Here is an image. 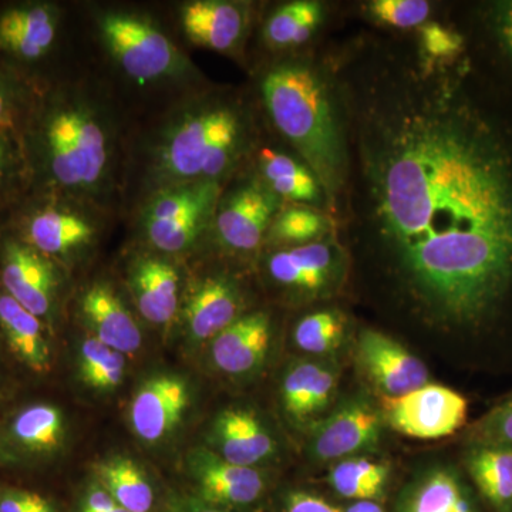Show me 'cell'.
Wrapping results in <instances>:
<instances>
[{
    "label": "cell",
    "mask_w": 512,
    "mask_h": 512,
    "mask_svg": "<svg viewBox=\"0 0 512 512\" xmlns=\"http://www.w3.org/2000/svg\"><path fill=\"white\" fill-rule=\"evenodd\" d=\"M382 63L339 86L355 224L423 308L478 332L512 299V141L441 70Z\"/></svg>",
    "instance_id": "obj_1"
},
{
    "label": "cell",
    "mask_w": 512,
    "mask_h": 512,
    "mask_svg": "<svg viewBox=\"0 0 512 512\" xmlns=\"http://www.w3.org/2000/svg\"><path fill=\"white\" fill-rule=\"evenodd\" d=\"M20 141L29 194L94 202L113 187L119 156L116 121L82 87L49 82L39 87Z\"/></svg>",
    "instance_id": "obj_2"
},
{
    "label": "cell",
    "mask_w": 512,
    "mask_h": 512,
    "mask_svg": "<svg viewBox=\"0 0 512 512\" xmlns=\"http://www.w3.org/2000/svg\"><path fill=\"white\" fill-rule=\"evenodd\" d=\"M262 100L276 130L301 154L336 210L349 181V150L339 87L319 64L286 59L266 70Z\"/></svg>",
    "instance_id": "obj_3"
},
{
    "label": "cell",
    "mask_w": 512,
    "mask_h": 512,
    "mask_svg": "<svg viewBox=\"0 0 512 512\" xmlns=\"http://www.w3.org/2000/svg\"><path fill=\"white\" fill-rule=\"evenodd\" d=\"M251 143V119L237 101L218 96L192 99L175 109L151 140V192L202 181L221 183Z\"/></svg>",
    "instance_id": "obj_4"
},
{
    "label": "cell",
    "mask_w": 512,
    "mask_h": 512,
    "mask_svg": "<svg viewBox=\"0 0 512 512\" xmlns=\"http://www.w3.org/2000/svg\"><path fill=\"white\" fill-rule=\"evenodd\" d=\"M221 194L222 184L215 181L151 192L140 217L144 238L161 254L191 251L214 222Z\"/></svg>",
    "instance_id": "obj_5"
},
{
    "label": "cell",
    "mask_w": 512,
    "mask_h": 512,
    "mask_svg": "<svg viewBox=\"0 0 512 512\" xmlns=\"http://www.w3.org/2000/svg\"><path fill=\"white\" fill-rule=\"evenodd\" d=\"M101 40L121 72L140 83L181 79L191 72L163 30L146 16L130 12H107L100 16Z\"/></svg>",
    "instance_id": "obj_6"
},
{
    "label": "cell",
    "mask_w": 512,
    "mask_h": 512,
    "mask_svg": "<svg viewBox=\"0 0 512 512\" xmlns=\"http://www.w3.org/2000/svg\"><path fill=\"white\" fill-rule=\"evenodd\" d=\"M2 228L57 264L89 248L97 237L96 222L76 202L45 194H29Z\"/></svg>",
    "instance_id": "obj_7"
},
{
    "label": "cell",
    "mask_w": 512,
    "mask_h": 512,
    "mask_svg": "<svg viewBox=\"0 0 512 512\" xmlns=\"http://www.w3.org/2000/svg\"><path fill=\"white\" fill-rule=\"evenodd\" d=\"M62 20L55 3L18 2L0 8V63L42 87L40 70L55 52Z\"/></svg>",
    "instance_id": "obj_8"
},
{
    "label": "cell",
    "mask_w": 512,
    "mask_h": 512,
    "mask_svg": "<svg viewBox=\"0 0 512 512\" xmlns=\"http://www.w3.org/2000/svg\"><path fill=\"white\" fill-rule=\"evenodd\" d=\"M0 288L47 326L55 322L62 292L59 264L6 228H0Z\"/></svg>",
    "instance_id": "obj_9"
},
{
    "label": "cell",
    "mask_w": 512,
    "mask_h": 512,
    "mask_svg": "<svg viewBox=\"0 0 512 512\" xmlns=\"http://www.w3.org/2000/svg\"><path fill=\"white\" fill-rule=\"evenodd\" d=\"M379 410L383 423L397 433L413 439L439 440L466 424L468 402L456 390L429 382L402 396H382Z\"/></svg>",
    "instance_id": "obj_10"
},
{
    "label": "cell",
    "mask_w": 512,
    "mask_h": 512,
    "mask_svg": "<svg viewBox=\"0 0 512 512\" xmlns=\"http://www.w3.org/2000/svg\"><path fill=\"white\" fill-rule=\"evenodd\" d=\"M279 208L281 200L261 180L235 188L215 212L212 224L218 241L229 251H254L268 235Z\"/></svg>",
    "instance_id": "obj_11"
},
{
    "label": "cell",
    "mask_w": 512,
    "mask_h": 512,
    "mask_svg": "<svg viewBox=\"0 0 512 512\" xmlns=\"http://www.w3.org/2000/svg\"><path fill=\"white\" fill-rule=\"evenodd\" d=\"M66 436V420L59 407L32 403L0 426V463L32 464L55 456Z\"/></svg>",
    "instance_id": "obj_12"
},
{
    "label": "cell",
    "mask_w": 512,
    "mask_h": 512,
    "mask_svg": "<svg viewBox=\"0 0 512 512\" xmlns=\"http://www.w3.org/2000/svg\"><path fill=\"white\" fill-rule=\"evenodd\" d=\"M383 424L380 410L367 400H350L315 427L309 453L320 463L356 457L379 444Z\"/></svg>",
    "instance_id": "obj_13"
},
{
    "label": "cell",
    "mask_w": 512,
    "mask_h": 512,
    "mask_svg": "<svg viewBox=\"0 0 512 512\" xmlns=\"http://www.w3.org/2000/svg\"><path fill=\"white\" fill-rule=\"evenodd\" d=\"M356 355L360 369L382 396H402L429 383V369L423 360L377 330L360 332Z\"/></svg>",
    "instance_id": "obj_14"
},
{
    "label": "cell",
    "mask_w": 512,
    "mask_h": 512,
    "mask_svg": "<svg viewBox=\"0 0 512 512\" xmlns=\"http://www.w3.org/2000/svg\"><path fill=\"white\" fill-rule=\"evenodd\" d=\"M187 467L201 500L215 507H245L265 491V477L258 468L228 463L210 448L191 450Z\"/></svg>",
    "instance_id": "obj_15"
},
{
    "label": "cell",
    "mask_w": 512,
    "mask_h": 512,
    "mask_svg": "<svg viewBox=\"0 0 512 512\" xmlns=\"http://www.w3.org/2000/svg\"><path fill=\"white\" fill-rule=\"evenodd\" d=\"M266 269L275 284L303 295L320 296L338 279L342 255L335 242L323 238L274 252Z\"/></svg>",
    "instance_id": "obj_16"
},
{
    "label": "cell",
    "mask_w": 512,
    "mask_h": 512,
    "mask_svg": "<svg viewBox=\"0 0 512 512\" xmlns=\"http://www.w3.org/2000/svg\"><path fill=\"white\" fill-rule=\"evenodd\" d=\"M393 512H484L476 488L458 468L434 464L414 474Z\"/></svg>",
    "instance_id": "obj_17"
},
{
    "label": "cell",
    "mask_w": 512,
    "mask_h": 512,
    "mask_svg": "<svg viewBox=\"0 0 512 512\" xmlns=\"http://www.w3.org/2000/svg\"><path fill=\"white\" fill-rule=\"evenodd\" d=\"M190 404V389L181 377L157 375L141 384L130 406V423L138 439L158 443L170 436Z\"/></svg>",
    "instance_id": "obj_18"
},
{
    "label": "cell",
    "mask_w": 512,
    "mask_h": 512,
    "mask_svg": "<svg viewBox=\"0 0 512 512\" xmlns=\"http://www.w3.org/2000/svg\"><path fill=\"white\" fill-rule=\"evenodd\" d=\"M242 296L237 284L224 275L195 282L184 305L185 326L194 342L212 340L241 318Z\"/></svg>",
    "instance_id": "obj_19"
},
{
    "label": "cell",
    "mask_w": 512,
    "mask_h": 512,
    "mask_svg": "<svg viewBox=\"0 0 512 512\" xmlns=\"http://www.w3.org/2000/svg\"><path fill=\"white\" fill-rule=\"evenodd\" d=\"M50 326L36 318L0 288V343L19 366L35 376L53 367Z\"/></svg>",
    "instance_id": "obj_20"
},
{
    "label": "cell",
    "mask_w": 512,
    "mask_h": 512,
    "mask_svg": "<svg viewBox=\"0 0 512 512\" xmlns=\"http://www.w3.org/2000/svg\"><path fill=\"white\" fill-rule=\"evenodd\" d=\"M128 286L144 319L160 326L173 322L180 306L181 278L167 259L138 256L130 266Z\"/></svg>",
    "instance_id": "obj_21"
},
{
    "label": "cell",
    "mask_w": 512,
    "mask_h": 512,
    "mask_svg": "<svg viewBox=\"0 0 512 512\" xmlns=\"http://www.w3.org/2000/svg\"><path fill=\"white\" fill-rule=\"evenodd\" d=\"M271 339V319L265 312L242 315L211 340L212 362L225 375H249L265 362Z\"/></svg>",
    "instance_id": "obj_22"
},
{
    "label": "cell",
    "mask_w": 512,
    "mask_h": 512,
    "mask_svg": "<svg viewBox=\"0 0 512 512\" xmlns=\"http://www.w3.org/2000/svg\"><path fill=\"white\" fill-rule=\"evenodd\" d=\"M215 453L237 466L255 467L274 456L276 443L258 416L245 409L218 414L211 427Z\"/></svg>",
    "instance_id": "obj_23"
},
{
    "label": "cell",
    "mask_w": 512,
    "mask_h": 512,
    "mask_svg": "<svg viewBox=\"0 0 512 512\" xmlns=\"http://www.w3.org/2000/svg\"><path fill=\"white\" fill-rule=\"evenodd\" d=\"M80 311L94 338L109 348L133 355L141 348L140 326L111 286L94 284L80 299Z\"/></svg>",
    "instance_id": "obj_24"
},
{
    "label": "cell",
    "mask_w": 512,
    "mask_h": 512,
    "mask_svg": "<svg viewBox=\"0 0 512 512\" xmlns=\"http://www.w3.org/2000/svg\"><path fill=\"white\" fill-rule=\"evenodd\" d=\"M181 26L194 45L231 52L244 39L248 12L239 3L200 0L181 8Z\"/></svg>",
    "instance_id": "obj_25"
},
{
    "label": "cell",
    "mask_w": 512,
    "mask_h": 512,
    "mask_svg": "<svg viewBox=\"0 0 512 512\" xmlns=\"http://www.w3.org/2000/svg\"><path fill=\"white\" fill-rule=\"evenodd\" d=\"M468 480L493 512H512V448L468 444Z\"/></svg>",
    "instance_id": "obj_26"
},
{
    "label": "cell",
    "mask_w": 512,
    "mask_h": 512,
    "mask_svg": "<svg viewBox=\"0 0 512 512\" xmlns=\"http://www.w3.org/2000/svg\"><path fill=\"white\" fill-rule=\"evenodd\" d=\"M338 386V373L330 366L299 362L286 372L281 387L286 413L305 420L326 409Z\"/></svg>",
    "instance_id": "obj_27"
},
{
    "label": "cell",
    "mask_w": 512,
    "mask_h": 512,
    "mask_svg": "<svg viewBox=\"0 0 512 512\" xmlns=\"http://www.w3.org/2000/svg\"><path fill=\"white\" fill-rule=\"evenodd\" d=\"M258 163L262 183L279 200L295 202L296 205H318L323 202L325 195L308 165L272 148H264L259 153Z\"/></svg>",
    "instance_id": "obj_28"
},
{
    "label": "cell",
    "mask_w": 512,
    "mask_h": 512,
    "mask_svg": "<svg viewBox=\"0 0 512 512\" xmlns=\"http://www.w3.org/2000/svg\"><path fill=\"white\" fill-rule=\"evenodd\" d=\"M389 478V464L366 457H350L330 468L328 483L340 497L376 501L386 490Z\"/></svg>",
    "instance_id": "obj_29"
},
{
    "label": "cell",
    "mask_w": 512,
    "mask_h": 512,
    "mask_svg": "<svg viewBox=\"0 0 512 512\" xmlns=\"http://www.w3.org/2000/svg\"><path fill=\"white\" fill-rule=\"evenodd\" d=\"M104 490L128 512H150L154 493L150 481L137 463L127 457H113L99 468Z\"/></svg>",
    "instance_id": "obj_30"
},
{
    "label": "cell",
    "mask_w": 512,
    "mask_h": 512,
    "mask_svg": "<svg viewBox=\"0 0 512 512\" xmlns=\"http://www.w3.org/2000/svg\"><path fill=\"white\" fill-rule=\"evenodd\" d=\"M323 19L322 5L309 0L286 3L272 13L266 22L264 35L275 49L301 46L311 40Z\"/></svg>",
    "instance_id": "obj_31"
},
{
    "label": "cell",
    "mask_w": 512,
    "mask_h": 512,
    "mask_svg": "<svg viewBox=\"0 0 512 512\" xmlns=\"http://www.w3.org/2000/svg\"><path fill=\"white\" fill-rule=\"evenodd\" d=\"M29 192V171L22 141L18 134L0 128V215L9 218Z\"/></svg>",
    "instance_id": "obj_32"
},
{
    "label": "cell",
    "mask_w": 512,
    "mask_h": 512,
    "mask_svg": "<svg viewBox=\"0 0 512 512\" xmlns=\"http://www.w3.org/2000/svg\"><path fill=\"white\" fill-rule=\"evenodd\" d=\"M80 377L90 389L111 392L120 386L126 372V356L90 336L82 343Z\"/></svg>",
    "instance_id": "obj_33"
},
{
    "label": "cell",
    "mask_w": 512,
    "mask_h": 512,
    "mask_svg": "<svg viewBox=\"0 0 512 512\" xmlns=\"http://www.w3.org/2000/svg\"><path fill=\"white\" fill-rule=\"evenodd\" d=\"M330 220L308 205H292L276 215L268 237L278 244L296 245L319 241L329 234Z\"/></svg>",
    "instance_id": "obj_34"
},
{
    "label": "cell",
    "mask_w": 512,
    "mask_h": 512,
    "mask_svg": "<svg viewBox=\"0 0 512 512\" xmlns=\"http://www.w3.org/2000/svg\"><path fill=\"white\" fill-rule=\"evenodd\" d=\"M346 333L343 313L325 309L303 316L293 330L296 346L309 355H328L339 348Z\"/></svg>",
    "instance_id": "obj_35"
},
{
    "label": "cell",
    "mask_w": 512,
    "mask_h": 512,
    "mask_svg": "<svg viewBox=\"0 0 512 512\" xmlns=\"http://www.w3.org/2000/svg\"><path fill=\"white\" fill-rule=\"evenodd\" d=\"M37 89L5 64L0 63V128L22 134Z\"/></svg>",
    "instance_id": "obj_36"
},
{
    "label": "cell",
    "mask_w": 512,
    "mask_h": 512,
    "mask_svg": "<svg viewBox=\"0 0 512 512\" xmlns=\"http://www.w3.org/2000/svg\"><path fill=\"white\" fill-rule=\"evenodd\" d=\"M373 18L397 29H412L424 25L431 5L424 0H375L370 3Z\"/></svg>",
    "instance_id": "obj_37"
},
{
    "label": "cell",
    "mask_w": 512,
    "mask_h": 512,
    "mask_svg": "<svg viewBox=\"0 0 512 512\" xmlns=\"http://www.w3.org/2000/svg\"><path fill=\"white\" fill-rule=\"evenodd\" d=\"M468 444L512 448V396L468 430Z\"/></svg>",
    "instance_id": "obj_38"
},
{
    "label": "cell",
    "mask_w": 512,
    "mask_h": 512,
    "mask_svg": "<svg viewBox=\"0 0 512 512\" xmlns=\"http://www.w3.org/2000/svg\"><path fill=\"white\" fill-rule=\"evenodd\" d=\"M420 40L421 50L434 62L456 56L463 47V37L439 23L421 26Z\"/></svg>",
    "instance_id": "obj_39"
},
{
    "label": "cell",
    "mask_w": 512,
    "mask_h": 512,
    "mask_svg": "<svg viewBox=\"0 0 512 512\" xmlns=\"http://www.w3.org/2000/svg\"><path fill=\"white\" fill-rule=\"evenodd\" d=\"M0 512H56V508L36 491L5 488L0 491Z\"/></svg>",
    "instance_id": "obj_40"
},
{
    "label": "cell",
    "mask_w": 512,
    "mask_h": 512,
    "mask_svg": "<svg viewBox=\"0 0 512 512\" xmlns=\"http://www.w3.org/2000/svg\"><path fill=\"white\" fill-rule=\"evenodd\" d=\"M285 512H345L322 497L306 491H293L286 497Z\"/></svg>",
    "instance_id": "obj_41"
},
{
    "label": "cell",
    "mask_w": 512,
    "mask_h": 512,
    "mask_svg": "<svg viewBox=\"0 0 512 512\" xmlns=\"http://www.w3.org/2000/svg\"><path fill=\"white\" fill-rule=\"evenodd\" d=\"M498 39L501 40L505 52L512 57V2L501 6L495 19Z\"/></svg>",
    "instance_id": "obj_42"
},
{
    "label": "cell",
    "mask_w": 512,
    "mask_h": 512,
    "mask_svg": "<svg viewBox=\"0 0 512 512\" xmlns=\"http://www.w3.org/2000/svg\"><path fill=\"white\" fill-rule=\"evenodd\" d=\"M117 507L116 501L106 490H93L84 500L82 512H110Z\"/></svg>",
    "instance_id": "obj_43"
},
{
    "label": "cell",
    "mask_w": 512,
    "mask_h": 512,
    "mask_svg": "<svg viewBox=\"0 0 512 512\" xmlns=\"http://www.w3.org/2000/svg\"><path fill=\"white\" fill-rule=\"evenodd\" d=\"M175 512H225L202 501L200 497H183L174 505Z\"/></svg>",
    "instance_id": "obj_44"
},
{
    "label": "cell",
    "mask_w": 512,
    "mask_h": 512,
    "mask_svg": "<svg viewBox=\"0 0 512 512\" xmlns=\"http://www.w3.org/2000/svg\"><path fill=\"white\" fill-rule=\"evenodd\" d=\"M345 512H384V510L376 501H355Z\"/></svg>",
    "instance_id": "obj_45"
},
{
    "label": "cell",
    "mask_w": 512,
    "mask_h": 512,
    "mask_svg": "<svg viewBox=\"0 0 512 512\" xmlns=\"http://www.w3.org/2000/svg\"><path fill=\"white\" fill-rule=\"evenodd\" d=\"M3 389H5V373L2 372V360H0V400H2Z\"/></svg>",
    "instance_id": "obj_46"
},
{
    "label": "cell",
    "mask_w": 512,
    "mask_h": 512,
    "mask_svg": "<svg viewBox=\"0 0 512 512\" xmlns=\"http://www.w3.org/2000/svg\"><path fill=\"white\" fill-rule=\"evenodd\" d=\"M110 512H128L127 510H124V508H121L120 505H117L114 510H111Z\"/></svg>",
    "instance_id": "obj_47"
}]
</instances>
